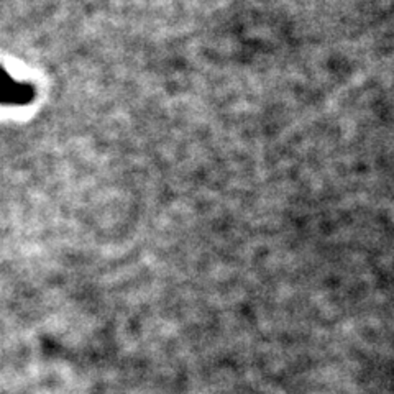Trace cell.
I'll use <instances>...</instances> for the list:
<instances>
[{"mask_svg":"<svg viewBox=\"0 0 394 394\" xmlns=\"http://www.w3.org/2000/svg\"><path fill=\"white\" fill-rule=\"evenodd\" d=\"M33 89L28 84L12 79L6 71L0 68V102L8 105H23L30 102Z\"/></svg>","mask_w":394,"mask_h":394,"instance_id":"6da1fadb","label":"cell"}]
</instances>
